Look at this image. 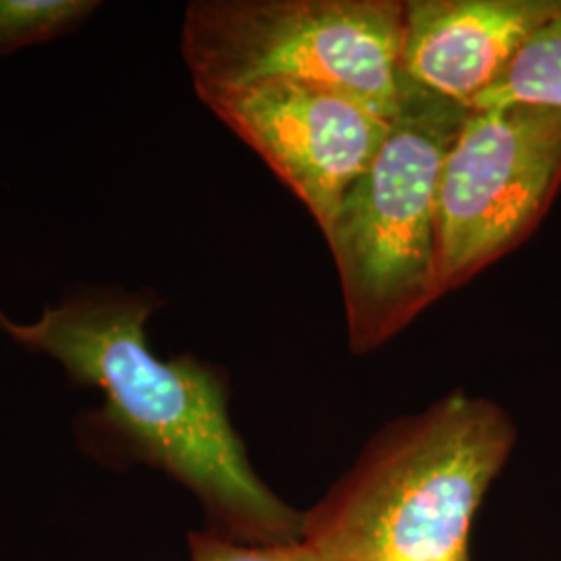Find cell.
Wrapping results in <instances>:
<instances>
[{"instance_id": "cell-10", "label": "cell", "mask_w": 561, "mask_h": 561, "mask_svg": "<svg viewBox=\"0 0 561 561\" xmlns=\"http://www.w3.org/2000/svg\"><path fill=\"white\" fill-rule=\"evenodd\" d=\"M192 561H327L308 542H254L233 541L219 533H192L190 535Z\"/></svg>"}, {"instance_id": "cell-1", "label": "cell", "mask_w": 561, "mask_h": 561, "mask_svg": "<svg viewBox=\"0 0 561 561\" xmlns=\"http://www.w3.org/2000/svg\"><path fill=\"white\" fill-rule=\"evenodd\" d=\"M161 306L150 289L78 287L36 321H13L0 310V331L59 362L71 381L102 391L101 410L83 422V439L101 456L159 468L196 495L213 530L227 539L300 541L304 514L254 470L229 414L221 368L152 352L146 327Z\"/></svg>"}, {"instance_id": "cell-4", "label": "cell", "mask_w": 561, "mask_h": 561, "mask_svg": "<svg viewBox=\"0 0 561 561\" xmlns=\"http://www.w3.org/2000/svg\"><path fill=\"white\" fill-rule=\"evenodd\" d=\"M405 0H196L181 53L196 92L294 80L345 92L393 119Z\"/></svg>"}, {"instance_id": "cell-2", "label": "cell", "mask_w": 561, "mask_h": 561, "mask_svg": "<svg viewBox=\"0 0 561 561\" xmlns=\"http://www.w3.org/2000/svg\"><path fill=\"white\" fill-rule=\"evenodd\" d=\"M516 426L495 401L451 391L387 424L304 514L327 561H470L468 539Z\"/></svg>"}, {"instance_id": "cell-7", "label": "cell", "mask_w": 561, "mask_h": 561, "mask_svg": "<svg viewBox=\"0 0 561 561\" xmlns=\"http://www.w3.org/2000/svg\"><path fill=\"white\" fill-rule=\"evenodd\" d=\"M561 0H405L400 80L474 108Z\"/></svg>"}, {"instance_id": "cell-8", "label": "cell", "mask_w": 561, "mask_h": 561, "mask_svg": "<svg viewBox=\"0 0 561 561\" xmlns=\"http://www.w3.org/2000/svg\"><path fill=\"white\" fill-rule=\"evenodd\" d=\"M533 104L561 108V2L558 11L526 41L502 80L474 108Z\"/></svg>"}, {"instance_id": "cell-3", "label": "cell", "mask_w": 561, "mask_h": 561, "mask_svg": "<svg viewBox=\"0 0 561 561\" xmlns=\"http://www.w3.org/2000/svg\"><path fill=\"white\" fill-rule=\"evenodd\" d=\"M470 108L400 80L379 154L322 231L340 273L354 354L393 340L439 300V183Z\"/></svg>"}, {"instance_id": "cell-9", "label": "cell", "mask_w": 561, "mask_h": 561, "mask_svg": "<svg viewBox=\"0 0 561 561\" xmlns=\"http://www.w3.org/2000/svg\"><path fill=\"white\" fill-rule=\"evenodd\" d=\"M99 7L94 0H0V55L71 34Z\"/></svg>"}, {"instance_id": "cell-6", "label": "cell", "mask_w": 561, "mask_h": 561, "mask_svg": "<svg viewBox=\"0 0 561 561\" xmlns=\"http://www.w3.org/2000/svg\"><path fill=\"white\" fill-rule=\"evenodd\" d=\"M196 94L275 171L321 231L391 127L358 99L306 81L264 80Z\"/></svg>"}, {"instance_id": "cell-5", "label": "cell", "mask_w": 561, "mask_h": 561, "mask_svg": "<svg viewBox=\"0 0 561 561\" xmlns=\"http://www.w3.org/2000/svg\"><path fill=\"white\" fill-rule=\"evenodd\" d=\"M561 187V108H472L439 183V296L533 236Z\"/></svg>"}]
</instances>
